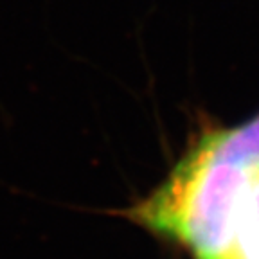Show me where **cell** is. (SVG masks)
Masks as SVG:
<instances>
[{
	"instance_id": "cell-3",
	"label": "cell",
	"mask_w": 259,
	"mask_h": 259,
	"mask_svg": "<svg viewBox=\"0 0 259 259\" xmlns=\"http://www.w3.org/2000/svg\"><path fill=\"white\" fill-rule=\"evenodd\" d=\"M229 259H259V167H254L243 196Z\"/></svg>"
},
{
	"instance_id": "cell-2",
	"label": "cell",
	"mask_w": 259,
	"mask_h": 259,
	"mask_svg": "<svg viewBox=\"0 0 259 259\" xmlns=\"http://www.w3.org/2000/svg\"><path fill=\"white\" fill-rule=\"evenodd\" d=\"M200 142L220 158L248 169L259 167V113L236 128L207 132Z\"/></svg>"
},
{
	"instance_id": "cell-1",
	"label": "cell",
	"mask_w": 259,
	"mask_h": 259,
	"mask_svg": "<svg viewBox=\"0 0 259 259\" xmlns=\"http://www.w3.org/2000/svg\"><path fill=\"white\" fill-rule=\"evenodd\" d=\"M250 175L198 142L134 218L182 241L196 259H229Z\"/></svg>"
}]
</instances>
